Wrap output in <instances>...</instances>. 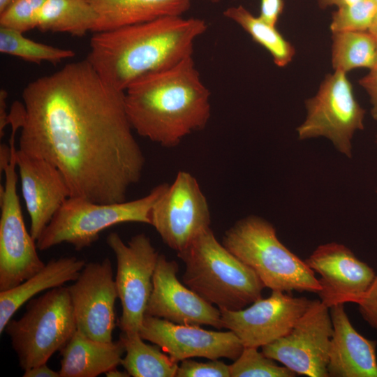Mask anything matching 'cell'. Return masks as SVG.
<instances>
[{
  "label": "cell",
  "instance_id": "f546056e",
  "mask_svg": "<svg viewBox=\"0 0 377 377\" xmlns=\"http://www.w3.org/2000/svg\"><path fill=\"white\" fill-rule=\"evenodd\" d=\"M47 0H14L0 13V27L24 33L36 28L39 12Z\"/></svg>",
  "mask_w": 377,
  "mask_h": 377
},
{
  "label": "cell",
  "instance_id": "83f0119b",
  "mask_svg": "<svg viewBox=\"0 0 377 377\" xmlns=\"http://www.w3.org/2000/svg\"><path fill=\"white\" fill-rule=\"evenodd\" d=\"M258 348L244 347L239 356L230 364V377H295L296 374L279 366Z\"/></svg>",
  "mask_w": 377,
  "mask_h": 377
},
{
  "label": "cell",
  "instance_id": "ba28073f",
  "mask_svg": "<svg viewBox=\"0 0 377 377\" xmlns=\"http://www.w3.org/2000/svg\"><path fill=\"white\" fill-rule=\"evenodd\" d=\"M305 106L306 118L297 128L299 139L324 137L351 158L352 140L357 131L364 129L365 110L356 100L346 73L334 71L327 75Z\"/></svg>",
  "mask_w": 377,
  "mask_h": 377
},
{
  "label": "cell",
  "instance_id": "3957f363",
  "mask_svg": "<svg viewBox=\"0 0 377 377\" xmlns=\"http://www.w3.org/2000/svg\"><path fill=\"white\" fill-rule=\"evenodd\" d=\"M124 102L133 129L165 147L203 129L211 116L210 91L193 56L133 82L124 91Z\"/></svg>",
  "mask_w": 377,
  "mask_h": 377
},
{
  "label": "cell",
  "instance_id": "603a6c76",
  "mask_svg": "<svg viewBox=\"0 0 377 377\" xmlns=\"http://www.w3.org/2000/svg\"><path fill=\"white\" fill-rule=\"evenodd\" d=\"M98 20V14L88 0H47L39 12L36 28L82 37L94 31Z\"/></svg>",
  "mask_w": 377,
  "mask_h": 377
},
{
  "label": "cell",
  "instance_id": "d4e9b609",
  "mask_svg": "<svg viewBox=\"0 0 377 377\" xmlns=\"http://www.w3.org/2000/svg\"><path fill=\"white\" fill-rule=\"evenodd\" d=\"M223 15L241 27L256 43L265 48L278 67H285L292 61L295 49L276 26L253 15L242 5L227 8Z\"/></svg>",
  "mask_w": 377,
  "mask_h": 377
},
{
  "label": "cell",
  "instance_id": "8992f818",
  "mask_svg": "<svg viewBox=\"0 0 377 377\" xmlns=\"http://www.w3.org/2000/svg\"><path fill=\"white\" fill-rule=\"evenodd\" d=\"M169 184L154 187L142 198L114 203H98L80 197H69L36 240L39 251L62 243L76 251L90 246L105 229L120 223L150 224L151 208Z\"/></svg>",
  "mask_w": 377,
  "mask_h": 377
},
{
  "label": "cell",
  "instance_id": "44dd1931",
  "mask_svg": "<svg viewBox=\"0 0 377 377\" xmlns=\"http://www.w3.org/2000/svg\"><path fill=\"white\" fill-rule=\"evenodd\" d=\"M86 262L75 256L52 259L18 286L0 292V334L15 312L38 293L75 281Z\"/></svg>",
  "mask_w": 377,
  "mask_h": 377
},
{
  "label": "cell",
  "instance_id": "f1b7e54d",
  "mask_svg": "<svg viewBox=\"0 0 377 377\" xmlns=\"http://www.w3.org/2000/svg\"><path fill=\"white\" fill-rule=\"evenodd\" d=\"M376 13L374 0H359L338 7L332 13L330 29L332 34L369 31Z\"/></svg>",
  "mask_w": 377,
  "mask_h": 377
},
{
  "label": "cell",
  "instance_id": "1f68e13d",
  "mask_svg": "<svg viewBox=\"0 0 377 377\" xmlns=\"http://www.w3.org/2000/svg\"><path fill=\"white\" fill-rule=\"evenodd\" d=\"M357 304L362 318L377 332V274Z\"/></svg>",
  "mask_w": 377,
  "mask_h": 377
},
{
  "label": "cell",
  "instance_id": "d6986e66",
  "mask_svg": "<svg viewBox=\"0 0 377 377\" xmlns=\"http://www.w3.org/2000/svg\"><path fill=\"white\" fill-rule=\"evenodd\" d=\"M333 332L328 377H377V341L365 338L353 326L339 304L330 308Z\"/></svg>",
  "mask_w": 377,
  "mask_h": 377
},
{
  "label": "cell",
  "instance_id": "7c38bea8",
  "mask_svg": "<svg viewBox=\"0 0 377 377\" xmlns=\"http://www.w3.org/2000/svg\"><path fill=\"white\" fill-rule=\"evenodd\" d=\"M333 332L330 308L320 300L311 305L285 336L263 346L262 352L296 374L328 377Z\"/></svg>",
  "mask_w": 377,
  "mask_h": 377
},
{
  "label": "cell",
  "instance_id": "d6a6232c",
  "mask_svg": "<svg viewBox=\"0 0 377 377\" xmlns=\"http://www.w3.org/2000/svg\"><path fill=\"white\" fill-rule=\"evenodd\" d=\"M360 86L368 94L371 103V113L377 121V65L359 80Z\"/></svg>",
  "mask_w": 377,
  "mask_h": 377
},
{
  "label": "cell",
  "instance_id": "4316f807",
  "mask_svg": "<svg viewBox=\"0 0 377 377\" xmlns=\"http://www.w3.org/2000/svg\"><path fill=\"white\" fill-rule=\"evenodd\" d=\"M23 34L0 27V52L38 64L43 61L57 64L75 55L72 50L40 43L26 38Z\"/></svg>",
  "mask_w": 377,
  "mask_h": 377
},
{
  "label": "cell",
  "instance_id": "277c9868",
  "mask_svg": "<svg viewBox=\"0 0 377 377\" xmlns=\"http://www.w3.org/2000/svg\"><path fill=\"white\" fill-rule=\"evenodd\" d=\"M183 283L219 309H242L262 297L265 286L256 274L215 237L211 228L182 252Z\"/></svg>",
  "mask_w": 377,
  "mask_h": 377
},
{
  "label": "cell",
  "instance_id": "2e32d148",
  "mask_svg": "<svg viewBox=\"0 0 377 377\" xmlns=\"http://www.w3.org/2000/svg\"><path fill=\"white\" fill-rule=\"evenodd\" d=\"M305 262L320 275L321 289L318 294L328 308L347 302L357 304L376 276L372 267L337 242L319 245Z\"/></svg>",
  "mask_w": 377,
  "mask_h": 377
},
{
  "label": "cell",
  "instance_id": "e575fe53",
  "mask_svg": "<svg viewBox=\"0 0 377 377\" xmlns=\"http://www.w3.org/2000/svg\"><path fill=\"white\" fill-rule=\"evenodd\" d=\"M23 377H60V374L45 363L24 371Z\"/></svg>",
  "mask_w": 377,
  "mask_h": 377
},
{
  "label": "cell",
  "instance_id": "5bb4252c",
  "mask_svg": "<svg viewBox=\"0 0 377 377\" xmlns=\"http://www.w3.org/2000/svg\"><path fill=\"white\" fill-rule=\"evenodd\" d=\"M77 330L98 341H112L118 293L110 260L86 263L68 286Z\"/></svg>",
  "mask_w": 377,
  "mask_h": 377
},
{
  "label": "cell",
  "instance_id": "6da1fadb",
  "mask_svg": "<svg viewBox=\"0 0 377 377\" xmlns=\"http://www.w3.org/2000/svg\"><path fill=\"white\" fill-rule=\"evenodd\" d=\"M22 96L19 149L56 166L70 197L125 201L142 177L145 158L132 132L124 91L84 59L30 82Z\"/></svg>",
  "mask_w": 377,
  "mask_h": 377
},
{
  "label": "cell",
  "instance_id": "8fae6325",
  "mask_svg": "<svg viewBox=\"0 0 377 377\" xmlns=\"http://www.w3.org/2000/svg\"><path fill=\"white\" fill-rule=\"evenodd\" d=\"M210 224L209 205L198 181L188 172L179 171L153 205L150 225L179 253Z\"/></svg>",
  "mask_w": 377,
  "mask_h": 377
},
{
  "label": "cell",
  "instance_id": "8d00e7d4",
  "mask_svg": "<svg viewBox=\"0 0 377 377\" xmlns=\"http://www.w3.org/2000/svg\"><path fill=\"white\" fill-rule=\"evenodd\" d=\"M11 158V147L6 143L0 145V172H3L4 169L8 166Z\"/></svg>",
  "mask_w": 377,
  "mask_h": 377
},
{
  "label": "cell",
  "instance_id": "4fadbf2b",
  "mask_svg": "<svg viewBox=\"0 0 377 377\" xmlns=\"http://www.w3.org/2000/svg\"><path fill=\"white\" fill-rule=\"evenodd\" d=\"M313 300L272 290L249 307L219 309L222 327L232 332L244 347L262 348L287 334L308 310Z\"/></svg>",
  "mask_w": 377,
  "mask_h": 377
},
{
  "label": "cell",
  "instance_id": "836d02e7",
  "mask_svg": "<svg viewBox=\"0 0 377 377\" xmlns=\"http://www.w3.org/2000/svg\"><path fill=\"white\" fill-rule=\"evenodd\" d=\"M283 0H260V15L261 19L276 26L283 9Z\"/></svg>",
  "mask_w": 377,
  "mask_h": 377
},
{
  "label": "cell",
  "instance_id": "b9f144b4",
  "mask_svg": "<svg viewBox=\"0 0 377 377\" xmlns=\"http://www.w3.org/2000/svg\"><path fill=\"white\" fill-rule=\"evenodd\" d=\"M203 1H207V2H209V3H219L221 0H203Z\"/></svg>",
  "mask_w": 377,
  "mask_h": 377
},
{
  "label": "cell",
  "instance_id": "ffe728a7",
  "mask_svg": "<svg viewBox=\"0 0 377 377\" xmlns=\"http://www.w3.org/2000/svg\"><path fill=\"white\" fill-rule=\"evenodd\" d=\"M123 341L93 339L79 330L60 350V377H96L121 364Z\"/></svg>",
  "mask_w": 377,
  "mask_h": 377
},
{
  "label": "cell",
  "instance_id": "484cf974",
  "mask_svg": "<svg viewBox=\"0 0 377 377\" xmlns=\"http://www.w3.org/2000/svg\"><path fill=\"white\" fill-rule=\"evenodd\" d=\"M332 34L334 71L347 73L358 68L370 70L377 65V40L369 31Z\"/></svg>",
  "mask_w": 377,
  "mask_h": 377
},
{
  "label": "cell",
  "instance_id": "ab89813d",
  "mask_svg": "<svg viewBox=\"0 0 377 377\" xmlns=\"http://www.w3.org/2000/svg\"><path fill=\"white\" fill-rule=\"evenodd\" d=\"M376 3V17L374 21V23L369 29V32L375 37V38L377 40V0H374Z\"/></svg>",
  "mask_w": 377,
  "mask_h": 377
},
{
  "label": "cell",
  "instance_id": "60d3db41",
  "mask_svg": "<svg viewBox=\"0 0 377 377\" xmlns=\"http://www.w3.org/2000/svg\"><path fill=\"white\" fill-rule=\"evenodd\" d=\"M14 0H0V13H2Z\"/></svg>",
  "mask_w": 377,
  "mask_h": 377
},
{
  "label": "cell",
  "instance_id": "ac0fdd59",
  "mask_svg": "<svg viewBox=\"0 0 377 377\" xmlns=\"http://www.w3.org/2000/svg\"><path fill=\"white\" fill-rule=\"evenodd\" d=\"M16 164L31 221L29 232L36 242L71 191L62 173L49 161L18 149Z\"/></svg>",
  "mask_w": 377,
  "mask_h": 377
},
{
  "label": "cell",
  "instance_id": "d590c367",
  "mask_svg": "<svg viewBox=\"0 0 377 377\" xmlns=\"http://www.w3.org/2000/svg\"><path fill=\"white\" fill-rule=\"evenodd\" d=\"M8 93L5 89H1L0 91V137L2 138L4 135V129L8 124V113L6 112V99Z\"/></svg>",
  "mask_w": 377,
  "mask_h": 377
},
{
  "label": "cell",
  "instance_id": "52a82bcc",
  "mask_svg": "<svg viewBox=\"0 0 377 377\" xmlns=\"http://www.w3.org/2000/svg\"><path fill=\"white\" fill-rule=\"evenodd\" d=\"M77 324L68 287L47 290L27 302L19 319H10L4 331L23 371L47 363L66 346Z\"/></svg>",
  "mask_w": 377,
  "mask_h": 377
},
{
  "label": "cell",
  "instance_id": "7bdbcfd3",
  "mask_svg": "<svg viewBox=\"0 0 377 377\" xmlns=\"http://www.w3.org/2000/svg\"><path fill=\"white\" fill-rule=\"evenodd\" d=\"M376 141H377V135H376Z\"/></svg>",
  "mask_w": 377,
  "mask_h": 377
},
{
  "label": "cell",
  "instance_id": "f35d334b",
  "mask_svg": "<svg viewBox=\"0 0 377 377\" xmlns=\"http://www.w3.org/2000/svg\"><path fill=\"white\" fill-rule=\"evenodd\" d=\"M105 376L108 377H128L130 376L128 373L126 371H121L117 369V368H114L108 371H107L105 374Z\"/></svg>",
  "mask_w": 377,
  "mask_h": 377
},
{
  "label": "cell",
  "instance_id": "7a4b0ae2",
  "mask_svg": "<svg viewBox=\"0 0 377 377\" xmlns=\"http://www.w3.org/2000/svg\"><path fill=\"white\" fill-rule=\"evenodd\" d=\"M207 29L204 20L181 15L94 33L85 59L107 83L124 91L135 80L193 56L195 41Z\"/></svg>",
  "mask_w": 377,
  "mask_h": 377
},
{
  "label": "cell",
  "instance_id": "4dcf8cb0",
  "mask_svg": "<svg viewBox=\"0 0 377 377\" xmlns=\"http://www.w3.org/2000/svg\"><path fill=\"white\" fill-rule=\"evenodd\" d=\"M177 377H230V366L222 361L211 360L198 362L190 359L182 361Z\"/></svg>",
  "mask_w": 377,
  "mask_h": 377
},
{
  "label": "cell",
  "instance_id": "5b68a950",
  "mask_svg": "<svg viewBox=\"0 0 377 377\" xmlns=\"http://www.w3.org/2000/svg\"><path fill=\"white\" fill-rule=\"evenodd\" d=\"M222 244L272 290L318 293L321 289L305 260L281 243L273 225L260 216L237 221L226 231Z\"/></svg>",
  "mask_w": 377,
  "mask_h": 377
},
{
  "label": "cell",
  "instance_id": "30bf717a",
  "mask_svg": "<svg viewBox=\"0 0 377 377\" xmlns=\"http://www.w3.org/2000/svg\"><path fill=\"white\" fill-rule=\"evenodd\" d=\"M10 147V161L3 170L5 185L0 188V292L18 286L45 265L25 226L17 192V149L15 144Z\"/></svg>",
  "mask_w": 377,
  "mask_h": 377
},
{
  "label": "cell",
  "instance_id": "e0dca14e",
  "mask_svg": "<svg viewBox=\"0 0 377 377\" xmlns=\"http://www.w3.org/2000/svg\"><path fill=\"white\" fill-rule=\"evenodd\" d=\"M178 269L176 261L159 254L145 315L177 324L222 328L220 309L182 283L177 276Z\"/></svg>",
  "mask_w": 377,
  "mask_h": 377
},
{
  "label": "cell",
  "instance_id": "9c48e42d",
  "mask_svg": "<svg viewBox=\"0 0 377 377\" xmlns=\"http://www.w3.org/2000/svg\"><path fill=\"white\" fill-rule=\"evenodd\" d=\"M106 243L117 259L114 281L122 307L117 325L122 332H139L159 253L145 233L133 236L126 244L117 232H112L107 236Z\"/></svg>",
  "mask_w": 377,
  "mask_h": 377
},
{
  "label": "cell",
  "instance_id": "cb8c5ba5",
  "mask_svg": "<svg viewBox=\"0 0 377 377\" xmlns=\"http://www.w3.org/2000/svg\"><path fill=\"white\" fill-rule=\"evenodd\" d=\"M119 339L125 347L126 355L121 364L133 377H175L177 363L157 345L143 341L140 332H122Z\"/></svg>",
  "mask_w": 377,
  "mask_h": 377
},
{
  "label": "cell",
  "instance_id": "74e56055",
  "mask_svg": "<svg viewBox=\"0 0 377 377\" xmlns=\"http://www.w3.org/2000/svg\"><path fill=\"white\" fill-rule=\"evenodd\" d=\"M359 0H318V5L321 8H326L329 6L340 7Z\"/></svg>",
  "mask_w": 377,
  "mask_h": 377
},
{
  "label": "cell",
  "instance_id": "7402d4cb",
  "mask_svg": "<svg viewBox=\"0 0 377 377\" xmlns=\"http://www.w3.org/2000/svg\"><path fill=\"white\" fill-rule=\"evenodd\" d=\"M98 14L93 33L149 22L168 16H181L191 0H88Z\"/></svg>",
  "mask_w": 377,
  "mask_h": 377
},
{
  "label": "cell",
  "instance_id": "9a60e30c",
  "mask_svg": "<svg viewBox=\"0 0 377 377\" xmlns=\"http://www.w3.org/2000/svg\"><path fill=\"white\" fill-rule=\"evenodd\" d=\"M144 340L158 346L176 363L191 357L236 360L244 346L231 331L207 330L145 315L140 329Z\"/></svg>",
  "mask_w": 377,
  "mask_h": 377
}]
</instances>
